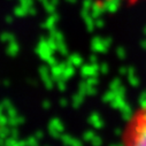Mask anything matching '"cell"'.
<instances>
[{
  "label": "cell",
  "instance_id": "3",
  "mask_svg": "<svg viewBox=\"0 0 146 146\" xmlns=\"http://www.w3.org/2000/svg\"><path fill=\"white\" fill-rule=\"evenodd\" d=\"M40 77H42V81H43V83H44V85L47 90H52L54 88L55 81L50 75V72L46 68H40Z\"/></svg>",
  "mask_w": 146,
  "mask_h": 146
},
{
  "label": "cell",
  "instance_id": "7",
  "mask_svg": "<svg viewBox=\"0 0 146 146\" xmlns=\"http://www.w3.org/2000/svg\"><path fill=\"white\" fill-rule=\"evenodd\" d=\"M72 75H74V69H72L71 67L64 68V70H63V75H62V80H64V81L68 82V80L71 78Z\"/></svg>",
  "mask_w": 146,
  "mask_h": 146
},
{
  "label": "cell",
  "instance_id": "14",
  "mask_svg": "<svg viewBox=\"0 0 146 146\" xmlns=\"http://www.w3.org/2000/svg\"><path fill=\"white\" fill-rule=\"evenodd\" d=\"M35 136H36V138H37V139H39V140H40V139L44 137V132H43L42 130H38L37 132L35 133Z\"/></svg>",
  "mask_w": 146,
  "mask_h": 146
},
{
  "label": "cell",
  "instance_id": "5",
  "mask_svg": "<svg viewBox=\"0 0 146 146\" xmlns=\"http://www.w3.org/2000/svg\"><path fill=\"white\" fill-rule=\"evenodd\" d=\"M11 136V127L9 125H0V137L8 138Z\"/></svg>",
  "mask_w": 146,
  "mask_h": 146
},
{
  "label": "cell",
  "instance_id": "16",
  "mask_svg": "<svg viewBox=\"0 0 146 146\" xmlns=\"http://www.w3.org/2000/svg\"><path fill=\"white\" fill-rule=\"evenodd\" d=\"M0 146H6V139L0 137Z\"/></svg>",
  "mask_w": 146,
  "mask_h": 146
},
{
  "label": "cell",
  "instance_id": "1",
  "mask_svg": "<svg viewBox=\"0 0 146 146\" xmlns=\"http://www.w3.org/2000/svg\"><path fill=\"white\" fill-rule=\"evenodd\" d=\"M121 146H146V101L140 102L127 117Z\"/></svg>",
  "mask_w": 146,
  "mask_h": 146
},
{
  "label": "cell",
  "instance_id": "9",
  "mask_svg": "<svg viewBox=\"0 0 146 146\" xmlns=\"http://www.w3.org/2000/svg\"><path fill=\"white\" fill-rule=\"evenodd\" d=\"M27 146H39V139L36 138V136H30L27 138Z\"/></svg>",
  "mask_w": 146,
  "mask_h": 146
},
{
  "label": "cell",
  "instance_id": "12",
  "mask_svg": "<svg viewBox=\"0 0 146 146\" xmlns=\"http://www.w3.org/2000/svg\"><path fill=\"white\" fill-rule=\"evenodd\" d=\"M70 146H83V144H82L78 139L72 138V140H71V143H70Z\"/></svg>",
  "mask_w": 146,
  "mask_h": 146
},
{
  "label": "cell",
  "instance_id": "6",
  "mask_svg": "<svg viewBox=\"0 0 146 146\" xmlns=\"http://www.w3.org/2000/svg\"><path fill=\"white\" fill-rule=\"evenodd\" d=\"M82 101H83L82 94H81V93H77V94H75L74 97H72V99H71V105L74 106L75 108H78L80 105L82 104Z\"/></svg>",
  "mask_w": 146,
  "mask_h": 146
},
{
  "label": "cell",
  "instance_id": "2",
  "mask_svg": "<svg viewBox=\"0 0 146 146\" xmlns=\"http://www.w3.org/2000/svg\"><path fill=\"white\" fill-rule=\"evenodd\" d=\"M47 131H48V133H50V136L52 138L60 139L61 135L64 132V124H63V122L59 117H53L48 122Z\"/></svg>",
  "mask_w": 146,
  "mask_h": 146
},
{
  "label": "cell",
  "instance_id": "10",
  "mask_svg": "<svg viewBox=\"0 0 146 146\" xmlns=\"http://www.w3.org/2000/svg\"><path fill=\"white\" fill-rule=\"evenodd\" d=\"M55 85H56V88H58L61 92H63V91H66V89H67V81H64V80H59V81L55 82Z\"/></svg>",
  "mask_w": 146,
  "mask_h": 146
},
{
  "label": "cell",
  "instance_id": "11",
  "mask_svg": "<svg viewBox=\"0 0 146 146\" xmlns=\"http://www.w3.org/2000/svg\"><path fill=\"white\" fill-rule=\"evenodd\" d=\"M19 136H20V131H19L17 127L11 128V137H13L15 139H19Z\"/></svg>",
  "mask_w": 146,
  "mask_h": 146
},
{
  "label": "cell",
  "instance_id": "13",
  "mask_svg": "<svg viewBox=\"0 0 146 146\" xmlns=\"http://www.w3.org/2000/svg\"><path fill=\"white\" fill-rule=\"evenodd\" d=\"M43 108H44V109H50V108H51V101L47 100V99H45V100L43 101Z\"/></svg>",
  "mask_w": 146,
  "mask_h": 146
},
{
  "label": "cell",
  "instance_id": "15",
  "mask_svg": "<svg viewBox=\"0 0 146 146\" xmlns=\"http://www.w3.org/2000/svg\"><path fill=\"white\" fill-rule=\"evenodd\" d=\"M67 105H68L67 99H66V98H61V99H60V106H61V107H66Z\"/></svg>",
  "mask_w": 146,
  "mask_h": 146
},
{
  "label": "cell",
  "instance_id": "4",
  "mask_svg": "<svg viewBox=\"0 0 146 146\" xmlns=\"http://www.w3.org/2000/svg\"><path fill=\"white\" fill-rule=\"evenodd\" d=\"M24 121H25L24 116H22V115L17 114L16 116H14V117H12V119H8V125H9L11 128L20 127L21 124H23V123H24Z\"/></svg>",
  "mask_w": 146,
  "mask_h": 146
},
{
  "label": "cell",
  "instance_id": "8",
  "mask_svg": "<svg viewBox=\"0 0 146 146\" xmlns=\"http://www.w3.org/2000/svg\"><path fill=\"white\" fill-rule=\"evenodd\" d=\"M72 136H70V135H68V133H62L61 135V137H60V140L62 141V144L64 145V146H70V143H71V140H72Z\"/></svg>",
  "mask_w": 146,
  "mask_h": 146
}]
</instances>
